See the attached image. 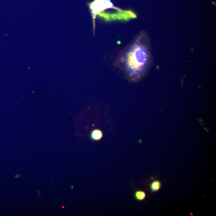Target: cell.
Here are the masks:
<instances>
[{"label":"cell","mask_w":216,"mask_h":216,"mask_svg":"<svg viewBox=\"0 0 216 216\" xmlns=\"http://www.w3.org/2000/svg\"><path fill=\"white\" fill-rule=\"evenodd\" d=\"M152 63L150 39L147 32L143 30L119 53L114 64L129 79L137 81L147 75Z\"/></svg>","instance_id":"6da1fadb"},{"label":"cell","mask_w":216,"mask_h":216,"mask_svg":"<svg viewBox=\"0 0 216 216\" xmlns=\"http://www.w3.org/2000/svg\"><path fill=\"white\" fill-rule=\"evenodd\" d=\"M89 8L92 23H93V33H95L96 29V20L97 16L103 11L108 9H114L122 11L120 9L116 7L112 4L111 0H94L89 4Z\"/></svg>","instance_id":"7a4b0ae2"},{"label":"cell","mask_w":216,"mask_h":216,"mask_svg":"<svg viewBox=\"0 0 216 216\" xmlns=\"http://www.w3.org/2000/svg\"><path fill=\"white\" fill-rule=\"evenodd\" d=\"M90 136L92 140L98 141V140H101L103 137V132L99 129H95L92 132Z\"/></svg>","instance_id":"3957f363"},{"label":"cell","mask_w":216,"mask_h":216,"mask_svg":"<svg viewBox=\"0 0 216 216\" xmlns=\"http://www.w3.org/2000/svg\"><path fill=\"white\" fill-rule=\"evenodd\" d=\"M161 186V184L159 181H156L153 182L150 184V188L152 192L158 191L160 189Z\"/></svg>","instance_id":"277c9868"},{"label":"cell","mask_w":216,"mask_h":216,"mask_svg":"<svg viewBox=\"0 0 216 216\" xmlns=\"http://www.w3.org/2000/svg\"><path fill=\"white\" fill-rule=\"evenodd\" d=\"M146 193L143 191H137L135 193V197L138 201H143L146 197Z\"/></svg>","instance_id":"5b68a950"}]
</instances>
